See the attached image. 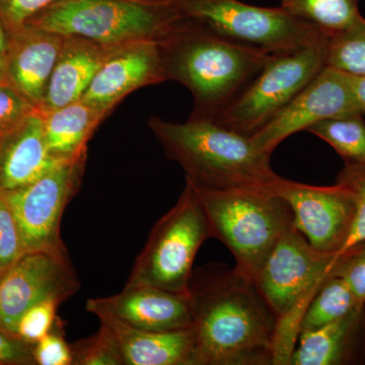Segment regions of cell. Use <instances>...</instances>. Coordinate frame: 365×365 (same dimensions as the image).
<instances>
[{"label": "cell", "mask_w": 365, "mask_h": 365, "mask_svg": "<svg viewBox=\"0 0 365 365\" xmlns=\"http://www.w3.org/2000/svg\"><path fill=\"white\" fill-rule=\"evenodd\" d=\"M57 0H0V18L7 31L16 30Z\"/></svg>", "instance_id": "d6a6232c"}, {"label": "cell", "mask_w": 365, "mask_h": 365, "mask_svg": "<svg viewBox=\"0 0 365 365\" xmlns=\"http://www.w3.org/2000/svg\"><path fill=\"white\" fill-rule=\"evenodd\" d=\"M6 57H0V83H6Z\"/></svg>", "instance_id": "8d00e7d4"}, {"label": "cell", "mask_w": 365, "mask_h": 365, "mask_svg": "<svg viewBox=\"0 0 365 365\" xmlns=\"http://www.w3.org/2000/svg\"><path fill=\"white\" fill-rule=\"evenodd\" d=\"M72 365H125L121 347L110 326L101 321L91 337L71 345Z\"/></svg>", "instance_id": "484cf974"}, {"label": "cell", "mask_w": 365, "mask_h": 365, "mask_svg": "<svg viewBox=\"0 0 365 365\" xmlns=\"http://www.w3.org/2000/svg\"><path fill=\"white\" fill-rule=\"evenodd\" d=\"M337 255L318 251L289 225L281 234L253 282L278 318L275 364L289 365L307 304L332 275Z\"/></svg>", "instance_id": "277c9868"}, {"label": "cell", "mask_w": 365, "mask_h": 365, "mask_svg": "<svg viewBox=\"0 0 365 365\" xmlns=\"http://www.w3.org/2000/svg\"><path fill=\"white\" fill-rule=\"evenodd\" d=\"M270 191L289 206L294 227L312 247L326 254L340 253L356 215V198L349 187L339 182L312 186L279 176Z\"/></svg>", "instance_id": "8fae6325"}, {"label": "cell", "mask_w": 365, "mask_h": 365, "mask_svg": "<svg viewBox=\"0 0 365 365\" xmlns=\"http://www.w3.org/2000/svg\"><path fill=\"white\" fill-rule=\"evenodd\" d=\"M24 254L18 223L6 200L0 196V269L13 265Z\"/></svg>", "instance_id": "1f68e13d"}, {"label": "cell", "mask_w": 365, "mask_h": 365, "mask_svg": "<svg viewBox=\"0 0 365 365\" xmlns=\"http://www.w3.org/2000/svg\"><path fill=\"white\" fill-rule=\"evenodd\" d=\"M86 309L98 318L117 319L139 330L165 332L193 324L189 295L150 287H125L120 294L88 299Z\"/></svg>", "instance_id": "9a60e30c"}, {"label": "cell", "mask_w": 365, "mask_h": 365, "mask_svg": "<svg viewBox=\"0 0 365 365\" xmlns=\"http://www.w3.org/2000/svg\"><path fill=\"white\" fill-rule=\"evenodd\" d=\"M26 97L7 83H0V136L16 130L32 113L37 111Z\"/></svg>", "instance_id": "f1b7e54d"}, {"label": "cell", "mask_w": 365, "mask_h": 365, "mask_svg": "<svg viewBox=\"0 0 365 365\" xmlns=\"http://www.w3.org/2000/svg\"><path fill=\"white\" fill-rule=\"evenodd\" d=\"M165 79L160 41L128 43L113 53L98 69L81 100L105 117L131 91Z\"/></svg>", "instance_id": "5bb4252c"}, {"label": "cell", "mask_w": 365, "mask_h": 365, "mask_svg": "<svg viewBox=\"0 0 365 365\" xmlns=\"http://www.w3.org/2000/svg\"><path fill=\"white\" fill-rule=\"evenodd\" d=\"M357 307L359 304L347 283L338 276H329L307 304L300 319L299 333L344 318Z\"/></svg>", "instance_id": "cb8c5ba5"}, {"label": "cell", "mask_w": 365, "mask_h": 365, "mask_svg": "<svg viewBox=\"0 0 365 365\" xmlns=\"http://www.w3.org/2000/svg\"><path fill=\"white\" fill-rule=\"evenodd\" d=\"M332 275L342 278L359 306H365V241L336 256Z\"/></svg>", "instance_id": "4316f807"}, {"label": "cell", "mask_w": 365, "mask_h": 365, "mask_svg": "<svg viewBox=\"0 0 365 365\" xmlns=\"http://www.w3.org/2000/svg\"><path fill=\"white\" fill-rule=\"evenodd\" d=\"M122 45L101 44L79 37L64 38L38 108L40 113L51 112L81 100L98 69Z\"/></svg>", "instance_id": "e0dca14e"}, {"label": "cell", "mask_w": 365, "mask_h": 365, "mask_svg": "<svg viewBox=\"0 0 365 365\" xmlns=\"http://www.w3.org/2000/svg\"><path fill=\"white\" fill-rule=\"evenodd\" d=\"M360 113L352 76L327 66L263 128L250 137L254 145L272 155L288 137L324 121ZM361 114V113H360Z\"/></svg>", "instance_id": "4fadbf2b"}, {"label": "cell", "mask_w": 365, "mask_h": 365, "mask_svg": "<svg viewBox=\"0 0 365 365\" xmlns=\"http://www.w3.org/2000/svg\"><path fill=\"white\" fill-rule=\"evenodd\" d=\"M1 271H2L1 269H0V272H1Z\"/></svg>", "instance_id": "ab89813d"}, {"label": "cell", "mask_w": 365, "mask_h": 365, "mask_svg": "<svg viewBox=\"0 0 365 365\" xmlns=\"http://www.w3.org/2000/svg\"><path fill=\"white\" fill-rule=\"evenodd\" d=\"M9 35L4 21L0 18V57H6L9 50Z\"/></svg>", "instance_id": "d590c367"}, {"label": "cell", "mask_w": 365, "mask_h": 365, "mask_svg": "<svg viewBox=\"0 0 365 365\" xmlns=\"http://www.w3.org/2000/svg\"><path fill=\"white\" fill-rule=\"evenodd\" d=\"M365 364V306L344 318L299 334L289 365Z\"/></svg>", "instance_id": "ac0fdd59"}, {"label": "cell", "mask_w": 365, "mask_h": 365, "mask_svg": "<svg viewBox=\"0 0 365 365\" xmlns=\"http://www.w3.org/2000/svg\"><path fill=\"white\" fill-rule=\"evenodd\" d=\"M182 18L216 35L276 54L329 37L282 7H262L241 0H163Z\"/></svg>", "instance_id": "9c48e42d"}, {"label": "cell", "mask_w": 365, "mask_h": 365, "mask_svg": "<svg viewBox=\"0 0 365 365\" xmlns=\"http://www.w3.org/2000/svg\"><path fill=\"white\" fill-rule=\"evenodd\" d=\"M150 127L170 160L181 165L186 179L204 188L270 190L278 175L271 155L250 137L212 120L190 118L185 123L153 118Z\"/></svg>", "instance_id": "3957f363"}, {"label": "cell", "mask_w": 365, "mask_h": 365, "mask_svg": "<svg viewBox=\"0 0 365 365\" xmlns=\"http://www.w3.org/2000/svg\"><path fill=\"white\" fill-rule=\"evenodd\" d=\"M189 300L193 365H275L278 318L253 281L210 263L193 271Z\"/></svg>", "instance_id": "6da1fadb"}, {"label": "cell", "mask_w": 365, "mask_h": 365, "mask_svg": "<svg viewBox=\"0 0 365 365\" xmlns=\"http://www.w3.org/2000/svg\"><path fill=\"white\" fill-rule=\"evenodd\" d=\"M86 155L64 160L32 184L0 195L18 223L24 252H47L66 257L60 234L64 211L78 193Z\"/></svg>", "instance_id": "30bf717a"}, {"label": "cell", "mask_w": 365, "mask_h": 365, "mask_svg": "<svg viewBox=\"0 0 365 365\" xmlns=\"http://www.w3.org/2000/svg\"><path fill=\"white\" fill-rule=\"evenodd\" d=\"M352 83L359 112L365 116V78L352 76Z\"/></svg>", "instance_id": "e575fe53"}, {"label": "cell", "mask_w": 365, "mask_h": 365, "mask_svg": "<svg viewBox=\"0 0 365 365\" xmlns=\"http://www.w3.org/2000/svg\"><path fill=\"white\" fill-rule=\"evenodd\" d=\"M327 66L365 78V18L329 39Z\"/></svg>", "instance_id": "d4e9b609"}, {"label": "cell", "mask_w": 365, "mask_h": 365, "mask_svg": "<svg viewBox=\"0 0 365 365\" xmlns=\"http://www.w3.org/2000/svg\"><path fill=\"white\" fill-rule=\"evenodd\" d=\"M208 239L212 237L205 211L195 187L186 180L179 200L151 230L125 287L189 295L196 255Z\"/></svg>", "instance_id": "52a82bcc"}, {"label": "cell", "mask_w": 365, "mask_h": 365, "mask_svg": "<svg viewBox=\"0 0 365 365\" xmlns=\"http://www.w3.org/2000/svg\"><path fill=\"white\" fill-rule=\"evenodd\" d=\"M160 43L165 78L179 81L193 95L191 118L212 121L274 55L186 19Z\"/></svg>", "instance_id": "7a4b0ae2"}, {"label": "cell", "mask_w": 365, "mask_h": 365, "mask_svg": "<svg viewBox=\"0 0 365 365\" xmlns=\"http://www.w3.org/2000/svg\"><path fill=\"white\" fill-rule=\"evenodd\" d=\"M81 288L68 256L47 252L24 254L0 272V322L16 335L19 321L31 307L55 300L66 302Z\"/></svg>", "instance_id": "7c38bea8"}, {"label": "cell", "mask_w": 365, "mask_h": 365, "mask_svg": "<svg viewBox=\"0 0 365 365\" xmlns=\"http://www.w3.org/2000/svg\"><path fill=\"white\" fill-rule=\"evenodd\" d=\"M34 346L0 327V365H33Z\"/></svg>", "instance_id": "836d02e7"}, {"label": "cell", "mask_w": 365, "mask_h": 365, "mask_svg": "<svg viewBox=\"0 0 365 365\" xmlns=\"http://www.w3.org/2000/svg\"><path fill=\"white\" fill-rule=\"evenodd\" d=\"M319 137L344 160L345 167L365 169V120L360 113L324 120L307 130Z\"/></svg>", "instance_id": "7402d4cb"}, {"label": "cell", "mask_w": 365, "mask_h": 365, "mask_svg": "<svg viewBox=\"0 0 365 365\" xmlns=\"http://www.w3.org/2000/svg\"><path fill=\"white\" fill-rule=\"evenodd\" d=\"M184 18L163 0H57L25 25L107 45L160 41Z\"/></svg>", "instance_id": "8992f818"}, {"label": "cell", "mask_w": 365, "mask_h": 365, "mask_svg": "<svg viewBox=\"0 0 365 365\" xmlns=\"http://www.w3.org/2000/svg\"><path fill=\"white\" fill-rule=\"evenodd\" d=\"M59 302L45 300L31 307L19 321L16 335L21 340L36 344L51 330L57 319Z\"/></svg>", "instance_id": "83f0119b"}, {"label": "cell", "mask_w": 365, "mask_h": 365, "mask_svg": "<svg viewBox=\"0 0 365 365\" xmlns=\"http://www.w3.org/2000/svg\"><path fill=\"white\" fill-rule=\"evenodd\" d=\"M0 327H1V328H4V326H2L1 322H0Z\"/></svg>", "instance_id": "f35d334b"}, {"label": "cell", "mask_w": 365, "mask_h": 365, "mask_svg": "<svg viewBox=\"0 0 365 365\" xmlns=\"http://www.w3.org/2000/svg\"><path fill=\"white\" fill-rule=\"evenodd\" d=\"M64 160H56L46 143L39 110L2 138L0 148V195L24 188Z\"/></svg>", "instance_id": "d6986e66"}, {"label": "cell", "mask_w": 365, "mask_h": 365, "mask_svg": "<svg viewBox=\"0 0 365 365\" xmlns=\"http://www.w3.org/2000/svg\"><path fill=\"white\" fill-rule=\"evenodd\" d=\"M41 114L46 143L50 153L59 160H76L86 155L88 140L104 119L83 100Z\"/></svg>", "instance_id": "44dd1931"}, {"label": "cell", "mask_w": 365, "mask_h": 365, "mask_svg": "<svg viewBox=\"0 0 365 365\" xmlns=\"http://www.w3.org/2000/svg\"><path fill=\"white\" fill-rule=\"evenodd\" d=\"M9 35L6 83L38 109L66 37L28 25Z\"/></svg>", "instance_id": "2e32d148"}, {"label": "cell", "mask_w": 365, "mask_h": 365, "mask_svg": "<svg viewBox=\"0 0 365 365\" xmlns=\"http://www.w3.org/2000/svg\"><path fill=\"white\" fill-rule=\"evenodd\" d=\"M116 336L125 365H193L195 336L193 329L139 330L117 319L102 317Z\"/></svg>", "instance_id": "ffe728a7"}, {"label": "cell", "mask_w": 365, "mask_h": 365, "mask_svg": "<svg viewBox=\"0 0 365 365\" xmlns=\"http://www.w3.org/2000/svg\"><path fill=\"white\" fill-rule=\"evenodd\" d=\"M2 137L0 136V148H1Z\"/></svg>", "instance_id": "74e56055"}, {"label": "cell", "mask_w": 365, "mask_h": 365, "mask_svg": "<svg viewBox=\"0 0 365 365\" xmlns=\"http://www.w3.org/2000/svg\"><path fill=\"white\" fill-rule=\"evenodd\" d=\"M329 39L272 55L215 121L253 136L325 68Z\"/></svg>", "instance_id": "ba28073f"}, {"label": "cell", "mask_w": 365, "mask_h": 365, "mask_svg": "<svg viewBox=\"0 0 365 365\" xmlns=\"http://www.w3.org/2000/svg\"><path fill=\"white\" fill-rule=\"evenodd\" d=\"M193 186L205 211L211 237L232 252L235 270L253 281L281 234L292 225L289 206L269 189Z\"/></svg>", "instance_id": "5b68a950"}, {"label": "cell", "mask_w": 365, "mask_h": 365, "mask_svg": "<svg viewBox=\"0 0 365 365\" xmlns=\"http://www.w3.org/2000/svg\"><path fill=\"white\" fill-rule=\"evenodd\" d=\"M337 182L349 187L356 198V215L347 242L340 251L342 253L354 245L365 241V169L344 167L338 175Z\"/></svg>", "instance_id": "f546056e"}, {"label": "cell", "mask_w": 365, "mask_h": 365, "mask_svg": "<svg viewBox=\"0 0 365 365\" xmlns=\"http://www.w3.org/2000/svg\"><path fill=\"white\" fill-rule=\"evenodd\" d=\"M280 7L312 24L329 37L342 32L362 18L359 0H281Z\"/></svg>", "instance_id": "603a6c76"}, {"label": "cell", "mask_w": 365, "mask_h": 365, "mask_svg": "<svg viewBox=\"0 0 365 365\" xmlns=\"http://www.w3.org/2000/svg\"><path fill=\"white\" fill-rule=\"evenodd\" d=\"M64 327L57 318L50 332L34 346V359L39 365H72L71 347L64 339Z\"/></svg>", "instance_id": "4dcf8cb0"}]
</instances>
